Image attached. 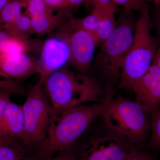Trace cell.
Returning a JSON list of instances; mask_svg holds the SVG:
<instances>
[{"instance_id":"6da1fadb","label":"cell","mask_w":160,"mask_h":160,"mask_svg":"<svg viewBox=\"0 0 160 160\" xmlns=\"http://www.w3.org/2000/svg\"><path fill=\"white\" fill-rule=\"evenodd\" d=\"M107 101L93 105L81 104L64 109L53 108L48 133L32 154V160H46L58 152L74 146L101 114Z\"/></svg>"},{"instance_id":"44dd1931","label":"cell","mask_w":160,"mask_h":160,"mask_svg":"<svg viewBox=\"0 0 160 160\" xmlns=\"http://www.w3.org/2000/svg\"><path fill=\"white\" fill-rule=\"evenodd\" d=\"M51 8L43 0H29L24 14L31 18L45 13Z\"/></svg>"},{"instance_id":"e0dca14e","label":"cell","mask_w":160,"mask_h":160,"mask_svg":"<svg viewBox=\"0 0 160 160\" xmlns=\"http://www.w3.org/2000/svg\"><path fill=\"white\" fill-rule=\"evenodd\" d=\"M29 0H9L0 12V29L6 24L12 22L22 15L23 8H26Z\"/></svg>"},{"instance_id":"484cf974","label":"cell","mask_w":160,"mask_h":160,"mask_svg":"<svg viewBox=\"0 0 160 160\" xmlns=\"http://www.w3.org/2000/svg\"><path fill=\"white\" fill-rule=\"evenodd\" d=\"M138 148L130 156L124 160H154L153 158L142 149Z\"/></svg>"},{"instance_id":"7402d4cb","label":"cell","mask_w":160,"mask_h":160,"mask_svg":"<svg viewBox=\"0 0 160 160\" xmlns=\"http://www.w3.org/2000/svg\"><path fill=\"white\" fill-rule=\"evenodd\" d=\"M0 90L10 94L22 95L25 92V89L15 81L5 78L0 76Z\"/></svg>"},{"instance_id":"8992f818","label":"cell","mask_w":160,"mask_h":160,"mask_svg":"<svg viewBox=\"0 0 160 160\" xmlns=\"http://www.w3.org/2000/svg\"><path fill=\"white\" fill-rule=\"evenodd\" d=\"M132 12L123 9L115 30L101 46L96 57L98 69L110 85L118 84L122 61L133 41L135 22Z\"/></svg>"},{"instance_id":"1f68e13d","label":"cell","mask_w":160,"mask_h":160,"mask_svg":"<svg viewBox=\"0 0 160 160\" xmlns=\"http://www.w3.org/2000/svg\"><path fill=\"white\" fill-rule=\"evenodd\" d=\"M14 140L15 139L9 138L5 137L0 136V147Z\"/></svg>"},{"instance_id":"83f0119b","label":"cell","mask_w":160,"mask_h":160,"mask_svg":"<svg viewBox=\"0 0 160 160\" xmlns=\"http://www.w3.org/2000/svg\"><path fill=\"white\" fill-rule=\"evenodd\" d=\"M10 94L9 92L0 90V119L5 111L7 105L10 102Z\"/></svg>"},{"instance_id":"ac0fdd59","label":"cell","mask_w":160,"mask_h":160,"mask_svg":"<svg viewBox=\"0 0 160 160\" xmlns=\"http://www.w3.org/2000/svg\"><path fill=\"white\" fill-rule=\"evenodd\" d=\"M115 13L114 12H108L101 20L97 30L93 35L97 46H102L115 30L117 22Z\"/></svg>"},{"instance_id":"4dcf8cb0","label":"cell","mask_w":160,"mask_h":160,"mask_svg":"<svg viewBox=\"0 0 160 160\" xmlns=\"http://www.w3.org/2000/svg\"><path fill=\"white\" fill-rule=\"evenodd\" d=\"M69 7H77L86 0H68Z\"/></svg>"},{"instance_id":"ffe728a7","label":"cell","mask_w":160,"mask_h":160,"mask_svg":"<svg viewBox=\"0 0 160 160\" xmlns=\"http://www.w3.org/2000/svg\"><path fill=\"white\" fill-rule=\"evenodd\" d=\"M29 48V41L12 38L0 52V55L5 57H12L26 53Z\"/></svg>"},{"instance_id":"30bf717a","label":"cell","mask_w":160,"mask_h":160,"mask_svg":"<svg viewBox=\"0 0 160 160\" xmlns=\"http://www.w3.org/2000/svg\"><path fill=\"white\" fill-rule=\"evenodd\" d=\"M135 101L148 115L160 106V69L152 63L147 72L132 86Z\"/></svg>"},{"instance_id":"7a4b0ae2","label":"cell","mask_w":160,"mask_h":160,"mask_svg":"<svg viewBox=\"0 0 160 160\" xmlns=\"http://www.w3.org/2000/svg\"><path fill=\"white\" fill-rule=\"evenodd\" d=\"M41 85L55 109L102 102L113 96L109 87L104 90L96 79L64 68L50 73Z\"/></svg>"},{"instance_id":"cb8c5ba5","label":"cell","mask_w":160,"mask_h":160,"mask_svg":"<svg viewBox=\"0 0 160 160\" xmlns=\"http://www.w3.org/2000/svg\"><path fill=\"white\" fill-rule=\"evenodd\" d=\"M46 160H77L75 145L58 152L53 157Z\"/></svg>"},{"instance_id":"3957f363","label":"cell","mask_w":160,"mask_h":160,"mask_svg":"<svg viewBox=\"0 0 160 160\" xmlns=\"http://www.w3.org/2000/svg\"><path fill=\"white\" fill-rule=\"evenodd\" d=\"M139 148L112 129L101 114L75 144L77 160H124Z\"/></svg>"},{"instance_id":"5b68a950","label":"cell","mask_w":160,"mask_h":160,"mask_svg":"<svg viewBox=\"0 0 160 160\" xmlns=\"http://www.w3.org/2000/svg\"><path fill=\"white\" fill-rule=\"evenodd\" d=\"M112 129L143 148L148 145L151 125L149 115L137 102L119 96L110 98L101 113Z\"/></svg>"},{"instance_id":"9c48e42d","label":"cell","mask_w":160,"mask_h":160,"mask_svg":"<svg viewBox=\"0 0 160 160\" xmlns=\"http://www.w3.org/2000/svg\"><path fill=\"white\" fill-rule=\"evenodd\" d=\"M69 29L66 32L70 51V62L80 74L85 75L88 71L94 57L96 43L93 36L88 32L72 28L65 25Z\"/></svg>"},{"instance_id":"4316f807","label":"cell","mask_w":160,"mask_h":160,"mask_svg":"<svg viewBox=\"0 0 160 160\" xmlns=\"http://www.w3.org/2000/svg\"><path fill=\"white\" fill-rule=\"evenodd\" d=\"M49 7L53 9H64L69 7L68 0H43Z\"/></svg>"},{"instance_id":"f1b7e54d","label":"cell","mask_w":160,"mask_h":160,"mask_svg":"<svg viewBox=\"0 0 160 160\" xmlns=\"http://www.w3.org/2000/svg\"><path fill=\"white\" fill-rule=\"evenodd\" d=\"M12 38L11 36L7 32L3 29H0V52Z\"/></svg>"},{"instance_id":"8fae6325","label":"cell","mask_w":160,"mask_h":160,"mask_svg":"<svg viewBox=\"0 0 160 160\" xmlns=\"http://www.w3.org/2000/svg\"><path fill=\"white\" fill-rule=\"evenodd\" d=\"M40 72L39 60L26 53L9 58L0 55V76L5 78L24 80Z\"/></svg>"},{"instance_id":"5bb4252c","label":"cell","mask_w":160,"mask_h":160,"mask_svg":"<svg viewBox=\"0 0 160 160\" xmlns=\"http://www.w3.org/2000/svg\"><path fill=\"white\" fill-rule=\"evenodd\" d=\"M110 12H116V10L95 7L92 12L89 15L82 19H72L68 24L72 28L83 29L93 36L103 17Z\"/></svg>"},{"instance_id":"d6a6232c","label":"cell","mask_w":160,"mask_h":160,"mask_svg":"<svg viewBox=\"0 0 160 160\" xmlns=\"http://www.w3.org/2000/svg\"><path fill=\"white\" fill-rule=\"evenodd\" d=\"M9 0H0V12L5 7Z\"/></svg>"},{"instance_id":"52a82bcc","label":"cell","mask_w":160,"mask_h":160,"mask_svg":"<svg viewBox=\"0 0 160 160\" xmlns=\"http://www.w3.org/2000/svg\"><path fill=\"white\" fill-rule=\"evenodd\" d=\"M22 106L24 116L22 141L33 152L47 136L53 108L42 86L39 83L29 89Z\"/></svg>"},{"instance_id":"f546056e","label":"cell","mask_w":160,"mask_h":160,"mask_svg":"<svg viewBox=\"0 0 160 160\" xmlns=\"http://www.w3.org/2000/svg\"><path fill=\"white\" fill-rule=\"evenodd\" d=\"M152 63L155 64L160 69V46L158 48L153 58Z\"/></svg>"},{"instance_id":"836d02e7","label":"cell","mask_w":160,"mask_h":160,"mask_svg":"<svg viewBox=\"0 0 160 160\" xmlns=\"http://www.w3.org/2000/svg\"><path fill=\"white\" fill-rule=\"evenodd\" d=\"M156 28L157 29V32L159 35L160 36V12L157 21Z\"/></svg>"},{"instance_id":"d6986e66","label":"cell","mask_w":160,"mask_h":160,"mask_svg":"<svg viewBox=\"0 0 160 160\" xmlns=\"http://www.w3.org/2000/svg\"><path fill=\"white\" fill-rule=\"evenodd\" d=\"M151 130L147 146L160 151V106L150 115Z\"/></svg>"},{"instance_id":"7c38bea8","label":"cell","mask_w":160,"mask_h":160,"mask_svg":"<svg viewBox=\"0 0 160 160\" xmlns=\"http://www.w3.org/2000/svg\"><path fill=\"white\" fill-rule=\"evenodd\" d=\"M24 116L22 105L10 102L0 119V136L22 141Z\"/></svg>"},{"instance_id":"d4e9b609","label":"cell","mask_w":160,"mask_h":160,"mask_svg":"<svg viewBox=\"0 0 160 160\" xmlns=\"http://www.w3.org/2000/svg\"><path fill=\"white\" fill-rule=\"evenodd\" d=\"M86 2L92 3L95 7L117 10V6L113 0H86Z\"/></svg>"},{"instance_id":"d590c367","label":"cell","mask_w":160,"mask_h":160,"mask_svg":"<svg viewBox=\"0 0 160 160\" xmlns=\"http://www.w3.org/2000/svg\"><path fill=\"white\" fill-rule=\"evenodd\" d=\"M156 6L157 7V8H158L159 9L160 12V0H158V2L157 4V5H156Z\"/></svg>"},{"instance_id":"277c9868","label":"cell","mask_w":160,"mask_h":160,"mask_svg":"<svg viewBox=\"0 0 160 160\" xmlns=\"http://www.w3.org/2000/svg\"><path fill=\"white\" fill-rule=\"evenodd\" d=\"M151 26L147 3L135 24L132 44L121 64L119 89L131 90L132 85L151 66L158 49Z\"/></svg>"},{"instance_id":"603a6c76","label":"cell","mask_w":160,"mask_h":160,"mask_svg":"<svg viewBox=\"0 0 160 160\" xmlns=\"http://www.w3.org/2000/svg\"><path fill=\"white\" fill-rule=\"evenodd\" d=\"M115 4L122 6L123 9L141 12L146 5L147 0H113Z\"/></svg>"},{"instance_id":"ba28073f","label":"cell","mask_w":160,"mask_h":160,"mask_svg":"<svg viewBox=\"0 0 160 160\" xmlns=\"http://www.w3.org/2000/svg\"><path fill=\"white\" fill-rule=\"evenodd\" d=\"M65 32L57 37L49 38L43 44L39 59L40 72L38 83L40 84L50 73L62 69L70 62V48Z\"/></svg>"},{"instance_id":"4fadbf2b","label":"cell","mask_w":160,"mask_h":160,"mask_svg":"<svg viewBox=\"0 0 160 160\" xmlns=\"http://www.w3.org/2000/svg\"><path fill=\"white\" fill-rule=\"evenodd\" d=\"M65 16L63 13L54 14L53 8L43 14L31 18L32 33L38 35L48 34L64 25Z\"/></svg>"},{"instance_id":"2e32d148","label":"cell","mask_w":160,"mask_h":160,"mask_svg":"<svg viewBox=\"0 0 160 160\" xmlns=\"http://www.w3.org/2000/svg\"><path fill=\"white\" fill-rule=\"evenodd\" d=\"M2 29L12 38L29 41V35L32 34L31 18L22 14L14 22L4 25Z\"/></svg>"},{"instance_id":"9a60e30c","label":"cell","mask_w":160,"mask_h":160,"mask_svg":"<svg viewBox=\"0 0 160 160\" xmlns=\"http://www.w3.org/2000/svg\"><path fill=\"white\" fill-rule=\"evenodd\" d=\"M32 153L22 141L14 140L0 147V160H32Z\"/></svg>"},{"instance_id":"e575fe53","label":"cell","mask_w":160,"mask_h":160,"mask_svg":"<svg viewBox=\"0 0 160 160\" xmlns=\"http://www.w3.org/2000/svg\"><path fill=\"white\" fill-rule=\"evenodd\" d=\"M147 1H148V2H152L154 3L156 6V5L157 4L158 0H147Z\"/></svg>"}]
</instances>
